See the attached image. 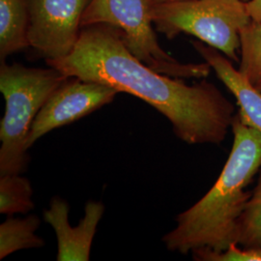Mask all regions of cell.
<instances>
[{
    "label": "cell",
    "instance_id": "cell-1",
    "mask_svg": "<svg viewBox=\"0 0 261 261\" xmlns=\"http://www.w3.org/2000/svg\"><path fill=\"white\" fill-rule=\"evenodd\" d=\"M67 77L105 84L148 103L172 125L188 144H220L234 117V106L205 80L188 85L183 79L161 74L126 47L121 33L110 25L82 29L72 53L47 60Z\"/></svg>",
    "mask_w": 261,
    "mask_h": 261
},
{
    "label": "cell",
    "instance_id": "cell-19",
    "mask_svg": "<svg viewBox=\"0 0 261 261\" xmlns=\"http://www.w3.org/2000/svg\"><path fill=\"white\" fill-rule=\"evenodd\" d=\"M243 1H245V2H248V1H250V0H243Z\"/></svg>",
    "mask_w": 261,
    "mask_h": 261
},
{
    "label": "cell",
    "instance_id": "cell-12",
    "mask_svg": "<svg viewBox=\"0 0 261 261\" xmlns=\"http://www.w3.org/2000/svg\"><path fill=\"white\" fill-rule=\"evenodd\" d=\"M33 191L28 178L20 174L0 175V213L27 214L34 209Z\"/></svg>",
    "mask_w": 261,
    "mask_h": 261
},
{
    "label": "cell",
    "instance_id": "cell-5",
    "mask_svg": "<svg viewBox=\"0 0 261 261\" xmlns=\"http://www.w3.org/2000/svg\"><path fill=\"white\" fill-rule=\"evenodd\" d=\"M110 25L120 31L130 53L151 69L177 79H205L211 67L182 63L163 49L153 28L149 0H91L82 19V28Z\"/></svg>",
    "mask_w": 261,
    "mask_h": 261
},
{
    "label": "cell",
    "instance_id": "cell-18",
    "mask_svg": "<svg viewBox=\"0 0 261 261\" xmlns=\"http://www.w3.org/2000/svg\"><path fill=\"white\" fill-rule=\"evenodd\" d=\"M254 86H255V87H256V88H257V89H258V90L261 92V81L260 82H258L257 84H255Z\"/></svg>",
    "mask_w": 261,
    "mask_h": 261
},
{
    "label": "cell",
    "instance_id": "cell-9",
    "mask_svg": "<svg viewBox=\"0 0 261 261\" xmlns=\"http://www.w3.org/2000/svg\"><path fill=\"white\" fill-rule=\"evenodd\" d=\"M194 48L213 69L220 81L233 94L239 107L238 115L244 124L261 134V92L234 68L220 50L199 40L191 42Z\"/></svg>",
    "mask_w": 261,
    "mask_h": 261
},
{
    "label": "cell",
    "instance_id": "cell-13",
    "mask_svg": "<svg viewBox=\"0 0 261 261\" xmlns=\"http://www.w3.org/2000/svg\"><path fill=\"white\" fill-rule=\"evenodd\" d=\"M239 72L253 85L261 81V23L252 20L240 31Z\"/></svg>",
    "mask_w": 261,
    "mask_h": 261
},
{
    "label": "cell",
    "instance_id": "cell-10",
    "mask_svg": "<svg viewBox=\"0 0 261 261\" xmlns=\"http://www.w3.org/2000/svg\"><path fill=\"white\" fill-rule=\"evenodd\" d=\"M27 0H0V61L30 47Z\"/></svg>",
    "mask_w": 261,
    "mask_h": 261
},
{
    "label": "cell",
    "instance_id": "cell-15",
    "mask_svg": "<svg viewBox=\"0 0 261 261\" xmlns=\"http://www.w3.org/2000/svg\"><path fill=\"white\" fill-rule=\"evenodd\" d=\"M232 243L223 251H215L209 248L198 249L193 252V257L197 261H261V248L238 247Z\"/></svg>",
    "mask_w": 261,
    "mask_h": 261
},
{
    "label": "cell",
    "instance_id": "cell-2",
    "mask_svg": "<svg viewBox=\"0 0 261 261\" xmlns=\"http://www.w3.org/2000/svg\"><path fill=\"white\" fill-rule=\"evenodd\" d=\"M231 127L233 146L223 171L205 196L178 215L177 226L162 239L168 251H223L236 243L237 224L251 197L245 189L261 168V134L244 124L238 113Z\"/></svg>",
    "mask_w": 261,
    "mask_h": 261
},
{
    "label": "cell",
    "instance_id": "cell-11",
    "mask_svg": "<svg viewBox=\"0 0 261 261\" xmlns=\"http://www.w3.org/2000/svg\"><path fill=\"white\" fill-rule=\"evenodd\" d=\"M40 224V219L35 215L27 218L10 216L0 225V259L21 250L44 247L45 240L36 234Z\"/></svg>",
    "mask_w": 261,
    "mask_h": 261
},
{
    "label": "cell",
    "instance_id": "cell-17",
    "mask_svg": "<svg viewBox=\"0 0 261 261\" xmlns=\"http://www.w3.org/2000/svg\"><path fill=\"white\" fill-rule=\"evenodd\" d=\"M182 0H149L150 5H160V4H166V3H171V2H177Z\"/></svg>",
    "mask_w": 261,
    "mask_h": 261
},
{
    "label": "cell",
    "instance_id": "cell-8",
    "mask_svg": "<svg viewBox=\"0 0 261 261\" xmlns=\"http://www.w3.org/2000/svg\"><path fill=\"white\" fill-rule=\"evenodd\" d=\"M69 204L56 196L49 208L44 212V220L55 229L57 239L58 261L90 260L91 246L103 213L102 202L90 200L86 203L84 217L80 224L72 227L69 223Z\"/></svg>",
    "mask_w": 261,
    "mask_h": 261
},
{
    "label": "cell",
    "instance_id": "cell-7",
    "mask_svg": "<svg viewBox=\"0 0 261 261\" xmlns=\"http://www.w3.org/2000/svg\"><path fill=\"white\" fill-rule=\"evenodd\" d=\"M119 93L105 84L68 77L42 107L28 133V149L48 132L61 128L112 103Z\"/></svg>",
    "mask_w": 261,
    "mask_h": 261
},
{
    "label": "cell",
    "instance_id": "cell-3",
    "mask_svg": "<svg viewBox=\"0 0 261 261\" xmlns=\"http://www.w3.org/2000/svg\"><path fill=\"white\" fill-rule=\"evenodd\" d=\"M68 77L56 68L0 64V91L5 114L0 122V175L21 174L28 169V133L49 96Z\"/></svg>",
    "mask_w": 261,
    "mask_h": 261
},
{
    "label": "cell",
    "instance_id": "cell-14",
    "mask_svg": "<svg viewBox=\"0 0 261 261\" xmlns=\"http://www.w3.org/2000/svg\"><path fill=\"white\" fill-rule=\"evenodd\" d=\"M236 243L243 247L261 248V168L257 185L238 221Z\"/></svg>",
    "mask_w": 261,
    "mask_h": 261
},
{
    "label": "cell",
    "instance_id": "cell-6",
    "mask_svg": "<svg viewBox=\"0 0 261 261\" xmlns=\"http://www.w3.org/2000/svg\"><path fill=\"white\" fill-rule=\"evenodd\" d=\"M91 0H27L30 47L46 61L72 53Z\"/></svg>",
    "mask_w": 261,
    "mask_h": 261
},
{
    "label": "cell",
    "instance_id": "cell-16",
    "mask_svg": "<svg viewBox=\"0 0 261 261\" xmlns=\"http://www.w3.org/2000/svg\"><path fill=\"white\" fill-rule=\"evenodd\" d=\"M246 3L252 20L261 23V0H250Z\"/></svg>",
    "mask_w": 261,
    "mask_h": 261
},
{
    "label": "cell",
    "instance_id": "cell-4",
    "mask_svg": "<svg viewBox=\"0 0 261 261\" xmlns=\"http://www.w3.org/2000/svg\"><path fill=\"white\" fill-rule=\"evenodd\" d=\"M156 30L171 40L185 33L240 61V31L252 21L243 0H182L151 6Z\"/></svg>",
    "mask_w": 261,
    "mask_h": 261
}]
</instances>
